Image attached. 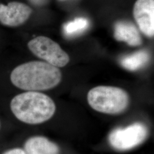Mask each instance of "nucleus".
<instances>
[{"instance_id":"nucleus-1","label":"nucleus","mask_w":154,"mask_h":154,"mask_svg":"<svg viewBox=\"0 0 154 154\" xmlns=\"http://www.w3.org/2000/svg\"><path fill=\"white\" fill-rule=\"evenodd\" d=\"M60 69L46 62L31 61L14 68L11 81L18 88L28 91L47 90L57 86L61 81Z\"/></svg>"},{"instance_id":"nucleus-2","label":"nucleus","mask_w":154,"mask_h":154,"mask_svg":"<svg viewBox=\"0 0 154 154\" xmlns=\"http://www.w3.org/2000/svg\"><path fill=\"white\" fill-rule=\"evenodd\" d=\"M11 109L14 116L23 123L37 125L48 121L55 111L54 101L37 91L20 94L11 99Z\"/></svg>"},{"instance_id":"nucleus-3","label":"nucleus","mask_w":154,"mask_h":154,"mask_svg":"<svg viewBox=\"0 0 154 154\" xmlns=\"http://www.w3.org/2000/svg\"><path fill=\"white\" fill-rule=\"evenodd\" d=\"M88 100L94 110L105 114H115L126 109L129 98L126 92L122 88L100 86L89 91Z\"/></svg>"},{"instance_id":"nucleus-4","label":"nucleus","mask_w":154,"mask_h":154,"mask_svg":"<svg viewBox=\"0 0 154 154\" xmlns=\"http://www.w3.org/2000/svg\"><path fill=\"white\" fill-rule=\"evenodd\" d=\"M28 46L34 55L58 68L66 66L70 60L69 55L60 46L46 37H35L29 42Z\"/></svg>"},{"instance_id":"nucleus-5","label":"nucleus","mask_w":154,"mask_h":154,"mask_svg":"<svg viewBox=\"0 0 154 154\" xmlns=\"http://www.w3.org/2000/svg\"><path fill=\"white\" fill-rule=\"evenodd\" d=\"M147 127L136 123L125 128H118L110 133L109 140L111 146L121 151L128 150L137 147L147 138Z\"/></svg>"},{"instance_id":"nucleus-6","label":"nucleus","mask_w":154,"mask_h":154,"mask_svg":"<svg viewBox=\"0 0 154 154\" xmlns=\"http://www.w3.org/2000/svg\"><path fill=\"white\" fill-rule=\"evenodd\" d=\"M32 10L25 4L11 2L5 5L0 4V23L9 27H17L26 22Z\"/></svg>"},{"instance_id":"nucleus-7","label":"nucleus","mask_w":154,"mask_h":154,"mask_svg":"<svg viewBox=\"0 0 154 154\" xmlns=\"http://www.w3.org/2000/svg\"><path fill=\"white\" fill-rule=\"evenodd\" d=\"M134 16L140 31L149 37L154 34V0H137Z\"/></svg>"},{"instance_id":"nucleus-8","label":"nucleus","mask_w":154,"mask_h":154,"mask_svg":"<svg viewBox=\"0 0 154 154\" xmlns=\"http://www.w3.org/2000/svg\"><path fill=\"white\" fill-rule=\"evenodd\" d=\"M114 37L119 41L125 42L132 46L142 44V40L137 27L131 22H118L114 27Z\"/></svg>"},{"instance_id":"nucleus-9","label":"nucleus","mask_w":154,"mask_h":154,"mask_svg":"<svg viewBox=\"0 0 154 154\" xmlns=\"http://www.w3.org/2000/svg\"><path fill=\"white\" fill-rule=\"evenodd\" d=\"M25 154H59L58 146L48 138L35 136L29 138L24 144Z\"/></svg>"},{"instance_id":"nucleus-10","label":"nucleus","mask_w":154,"mask_h":154,"mask_svg":"<svg viewBox=\"0 0 154 154\" xmlns=\"http://www.w3.org/2000/svg\"><path fill=\"white\" fill-rule=\"evenodd\" d=\"M149 60V53L146 50H140L123 57L121 60V64L127 70L135 71L145 66Z\"/></svg>"},{"instance_id":"nucleus-11","label":"nucleus","mask_w":154,"mask_h":154,"mask_svg":"<svg viewBox=\"0 0 154 154\" xmlns=\"http://www.w3.org/2000/svg\"><path fill=\"white\" fill-rule=\"evenodd\" d=\"M89 26L88 19L83 17L77 18L68 22L63 26V32L67 37H72L83 33Z\"/></svg>"},{"instance_id":"nucleus-12","label":"nucleus","mask_w":154,"mask_h":154,"mask_svg":"<svg viewBox=\"0 0 154 154\" xmlns=\"http://www.w3.org/2000/svg\"><path fill=\"white\" fill-rule=\"evenodd\" d=\"M2 154H25V152L23 149L13 148L6 151Z\"/></svg>"},{"instance_id":"nucleus-13","label":"nucleus","mask_w":154,"mask_h":154,"mask_svg":"<svg viewBox=\"0 0 154 154\" xmlns=\"http://www.w3.org/2000/svg\"><path fill=\"white\" fill-rule=\"evenodd\" d=\"M31 1L35 4H41L45 1V0H31Z\"/></svg>"},{"instance_id":"nucleus-14","label":"nucleus","mask_w":154,"mask_h":154,"mask_svg":"<svg viewBox=\"0 0 154 154\" xmlns=\"http://www.w3.org/2000/svg\"><path fill=\"white\" fill-rule=\"evenodd\" d=\"M0 127H1V123H0Z\"/></svg>"}]
</instances>
